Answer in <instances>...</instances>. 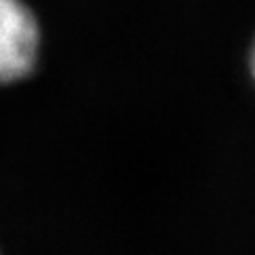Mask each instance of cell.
<instances>
[{
	"label": "cell",
	"mask_w": 255,
	"mask_h": 255,
	"mask_svg": "<svg viewBox=\"0 0 255 255\" xmlns=\"http://www.w3.org/2000/svg\"><path fill=\"white\" fill-rule=\"evenodd\" d=\"M41 28L23 0H0V85L26 79L36 66Z\"/></svg>",
	"instance_id": "1"
}]
</instances>
